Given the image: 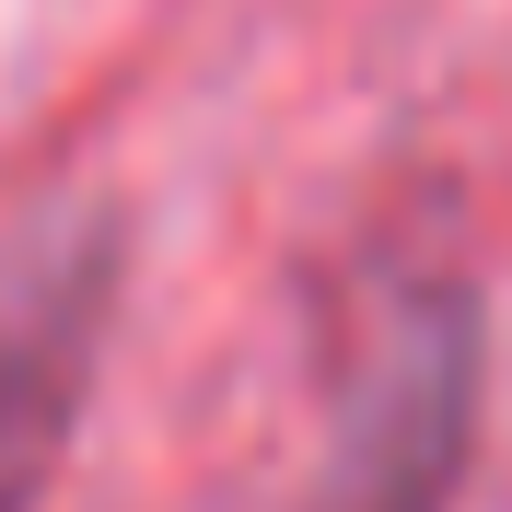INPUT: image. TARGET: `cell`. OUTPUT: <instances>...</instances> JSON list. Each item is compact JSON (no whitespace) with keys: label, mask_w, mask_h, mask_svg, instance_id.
Wrapping results in <instances>:
<instances>
[{"label":"cell","mask_w":512,"mask_h":512,"mask_svg":"<svg viewBox=\"0 0 512 512\" xmlns=\"http://www.w3.org/2000/svg\"><path fill=\"white\" fill-rule=\"evenodd\" d=\"M82 361H94V291H59L0 326V512H35V489L59 478Z\"/></svg>","instance_id":"obj_1"}]
</instances>
